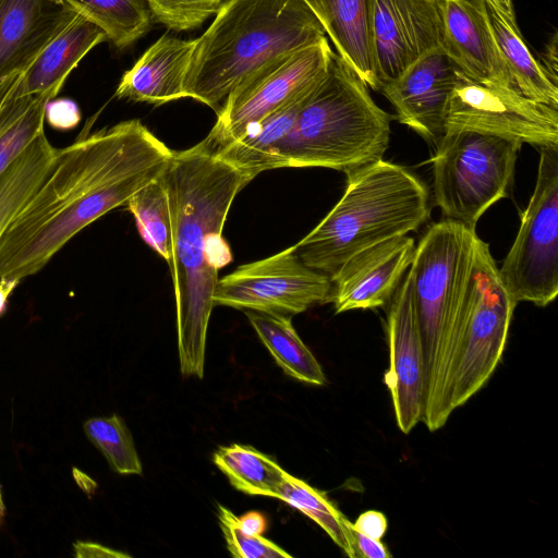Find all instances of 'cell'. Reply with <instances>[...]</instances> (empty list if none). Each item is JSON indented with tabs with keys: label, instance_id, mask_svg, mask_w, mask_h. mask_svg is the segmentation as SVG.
I'll return each mask as SVG.
<instances>
[{
	"label": "cell",
	"instance_id": "6da1fadb",
	"mask_svg": "<svg viewBox=\"0 0 558 558\" xmlns=\"http://www.w3.org/2000/svg\"><path fill=\"white\" fill-rule=\"evenodd\" d=\"M173 150L140 120L58 148L36 191L0 239V278L40 271L80 231L158 178Z\"/></svg>",
	"mask_w": 558,
	"mask_h": 558
},
{
	"label": "cell",
	"instance_id": "7a4b0ae2",
	"mask_svg": "<svg viewBox=\"0 0 558 558\" xmlns=\"http://www.w3.org/2000/svg\"><path fill=\"white\" fill-rule=\"evenodd\" d=\"M171 214L173 280L180 371L203 378L207 328L218 271L232 262L222 229L238 193L252 178L203 143L173 151L161 173Z\"/></svg>",
	"mask_w": 558,
	"mask_h": 558
},
{
	"label": "cell",
	"instance_id": "3957f363",
	"mask_svg": "<svg viewBox=\"0 0 558 558\" xmlns=\"http://www.w3.org/2000/svg\"><path fill=\"white\" fill-rule=\"evenodd\" d=\"M326 34L303 0H226L197 39L184 80L186 97L216 112L248 75Z\"/></svg>",
	"mask_w": 558,
	"mask_h": 558
},
{
	"label": "cell",
	"instance_id": "277c9868",
	"mask_svg": "<svg viewBox=\"0 0 558 558\" xmlns=\"http://www.w3.org/2000/svg\"><path fill=\"white\" fill-rule=\"evenodd\" d=\"M391 119L333 52L291 130L274 149L270 170L324 167L348 174L376 162L388 147Z\"/></svg>",
	"mask_w": 558,
	"mask_h": 558
},
{
	"label": "cell",
	"instance_id": "5b68a950",
	"mask_svg": "<svg viewBox=\"0 0 558 558\" xmlns=\"http://www.w3.org/2000/svg\"><path fill=\"white\" fill-rule=\"evenodd\" d=\"M347 177L339 202L293 245L306 266L328 277L355 253L417 230L430 215L428 189L403 166L380 159Z\"/></svg>",
	"mask_w": 558,
	"mask_h": 558
},
{
	"label": "cell",
	"instance_id": "8992f818",
	"mask_svg": "<svg viewBox=\"0 0 558 558\" xmlns=\"http://www.w3.org/2000/svg\"><path fill=\"white\" fill-rule=\"evenodd\" d=\"M476 238L474 229L442 219L422 236L410 266L424 350L422 422L426 427L437 409L456 322L471 277Z\"/></svg>",
	"mask_w": 558,
	"mask_h": 558
},
{
	"label": "cell",
	"instance_id": "52a82bcc",
	"mask_svg": "<svg viewBox=\"0 0 558 558\" xmlns=\"http://www.w3.org/2000/svg\"><path fill=\"white\" fill-rule=\"evenodd\" d=\"M515 306L501 282L488 244L477 236L432 432L441 428L451 413L489 380L502 357Z\"/></svg>",
	"mask_w": 558,
	"mask_h": 558
},
{
	"label": "cell",
	"instance_id": "ba28073f",
	"mask_svg": "<svg viewBox=\"0 0 558 558\" xmlns=\"http://www.w3.org/2000/svg\"><path fill=\"white\" fill-rule=\"evenodd\" d=\"M522 144L470 130L446 132L432 158L434 198L445 219L475 230L507 196Z\"/></svg>",
	"mask_w": 558,
	"mask_h": 558
},
{
	"label": "cell",
	"instance_id": "9c48e42d",
	"mask_svg": "<svg viewBox=\"0 0 558 558\" xmlns=\"http://www.w3.org/2000/svg\"><path fill=\"white\" fill-rule=\"evenodd\" d=\"M539 150L533 194L498 271L515 304L544 307L558 294V147Z\"/></svg>",
	"mask_w": 558,
	"mask_h": 558
},
{
	"label": "cell",
	"instance_id": "30bf717a",
	"mask_svg": "<svg viewBox=\"0 0 558 558\" xmlns=\"http://www.w3.org/2000/svg\"><path fill=\"white\" fill-rule=\"evenodd\" d=\"M332 53L325 37L258 68L228 95L203 145L213 153L218 150L311 89L326 73Z\"/></svg>",
	"mask_w": 558,
	"mask_h": 558
},
{
	"label": "cell",
	"instance_id": "8fae6325",
	"mask_svg": "<svg viewBox=\"0 0 558 558\" xmlns=\"http://www.w3.org/2000/svg\"><path fill=\"white\" fill-rule=\"evenodd\" d=\"M330 278L306 266L290 246L218 279L214 305L291 316L328 302Z\"/></svg>",
	"mask_w": 558,
	"mask_h": 558
},
{
	"label": "cell",
	"instance_id": "7c38bea8",
	"mask_svg": "<svg viewBox=\"0 0 558 558\" xmlns=\"http://www.w3.org/2000/svg\"><path fill=\"white\" fill-rule=\"evenodd\" d=\"M459 130L538 148L558 147V109L534 101L513 87L474 82L459 71L448 104L446 132Z\"/></svg>",
	"mask_w": 558,
	"mask_h": 558
},
{
	"label": "cell",
	"instance_id": "4fadbf2b",
	"mask_svg": "<svg viewBox=\"0 0 558 558\" xmlns=\"http://www.w3.org/2000/svg\"><path fill=\"white\" fill-rule=\"evenodd\" d=\"M369 23L378 92L442 49V0H369Z\"/></svg>",
	"mask_w": 558,
	"mask_h": 558
},
{
	"label": "cell",
	"instance_id": "5bb4252c",
	"mask_svg": "<svg viewBox=\"0 0 558 558\" xmlns=\"http://www.w3.org/2000/svg\"><path fill=\"white\" fill-rule=\"evenodd\" d=\"M389 302V368L384 380L390 391L397 426L409 434L422 421L425 398L424 350L410 271Z\"/></svg>",
	"mask_w": 558,
	"mask_h": 558
},
{
	"label": "cell",
	"instance_id": "9a60e30c",
	"mask_svg": "<svg viewBox=\"0 0 558 558\" xmlns=\"http://www.w3.org/2000/svg\"><path fill=\"white\" fill-rule=\"evenodd\" d=\"M413 238L397 235L371 245L348 258L329 278L336 314L372 310L388 303L410 268Z\"/></svg>",
	"mask_w": 558,
	"mask_h": 558
},
{
	"label": "cell",
	"instance_id": "2e32d148",
	"mask_svg": "<svg viewBox=\"0 0 558 558\" xmlns=\"http://www.w3.org/2000/svg\"><path fill=\"white\" fill-rule=\"evenodd\" d=\"M458 75V68L444 50H435L379 92L395 108L400 123L436 145L446 132L448 104Z\"/></svg>",
	"mask_w": 558,
	"mask_h": 558
},
{
	"label": "cell",
	"instance_id": "e0dca14e",
	"mask_svg": "<svg viewBox=\"0 0 558 558\" xmlns=\"http://www.w3.org/2000/svg\"><path fill=\"white\" fill-rule=\"evenodd\" d=\"M442 50L458 70L477 83L513 87L484 2L442 0Z\"/></svg>",
	"mask_w": 558,
	"mask_h": 558
},
{
	"label": "cell",
	"instance_id": "ac0fdd59",
	"mask_svg": "<svg viewBox=\"0 0 558 558\" xmlns=\"http://www.w3.org/2000/svg\"><path fill=\"white\" fill-rule=\"evenodd\" d=\"M76 15L62 0H0V80L22 74Z\"/></svg>",
	"mask_w": 558,
	"mask_h": 558
},
{
	"label": "cell",
	"instance_id": "d6986e66",
	"mask_svg": "<svg viewBox=\"0 0 558 558\" xmlns=\"http://www.w3.org/2000/svg\"><path fill=\"white\" fill-rule=\"evenodd\" d=\"M194 45L195 39L161 36L122 75L116 96L156 106L186 98L184 80Z\"/></svg>",
	"mask_w": 558,
	"mask_h": 558
},
{
	"label": "cell",
	"instance_id": "ffe728a7",
	"mask_svg": "<svg viewBox=\"0 0 558 558\" xmlns=\"http://www.w3.org/2000/svg\"><path fill=\"white\" fill-rule=\"evenodd\" d=\"M329 36L337 54L375 90L369 0H303Z\"/></svg>",
	"mask_w": 558,
	"mask_h": 558
},
{
	"label": "cell",
	"instance_id": "44dd1931",
	"mask_svg": "<svg viewBox=\"0 0 558 558\" xmlns=\"http://www.w3.org/2000/svg\"><path fill=\"white\" fill-rule=\"evenodd\" d=\"M108 40L104 31L86 17L77 14L58 34L22 73L25 94L61 90L70 73L97 45Z\"/></svg>",
	"mask_w": 558,
	"mask_h": 558
},
{
	"label": "cell",
	"instance_id": "7402d4cb",
	"mask_svg": "<svg viewBox=\"0 0 558 558\" xmlns=\"http://www.w3.org/2000/svg\"><path fill=\"white\" fill-rule=\"evenodd\" d=\"M59 92L25 94L22 74L0 80V177L45 132L46 106Z\"/></svg>",
	"mask_w": 558,
	"mask_h": 558
},
{
	"label": "cell",
	"instance_id": "603a6c76",
	"mask_svg": "<svg viewBox=\"0 0 558 558\" xmlns=\"http://www.w3.org/2000/svg\"><path fill=\"white\" fill-rule=\"evenodd\" d=\"M314 86L268 114L242 137L219 148L214 154L252 179L263 171L270 170L274 149L291 130L301 107Z\"/></svg>",
	"mask_w": 558,
	"mask_h": 558
},
{
	"label": "cell",
	"instance_id": "cb8c5ba5",
	"mask_svg": "<svg viewBox=\"0 0 558 558\" xmlns=\"http://www.w3.org/2000/svg\"><path fill=\"white\" fill-rule=\"evenodd\" d=\"M485 10L513 87L534 101L558 109V85L532 56L520 31L513 29L492 7L485 4Z\"/></svg>",
	"mask_w": 558,
	"mask_h": 558
},
{
	"label": "cell",
	"instance_id": "d4e9b609",
	"mask_svg": "<svg viewBox=\"0 0 558 558\" xmlns=\"http://www.w3.org/2000/svg\"><path fill=\"white\" fill-rule=\"evenodd\" d=\"M264 345L283 372L303 383L323 386L324 371L292 326L290 316L246 311Z\"/></svg>",
	"mask_w": 558,
	"mask_h": 558
},
{
	"label": "cell",
	"instance_id": "484cf974",
	"mask_svg": "<svg viewBox=\"0 0 558 558\" xmlns=\"http://www.w3.org/2000/svg\"><path fill=\"white\" fill-rule=\"evenodd\" d=\"M57 149L44 132L0 177V239L44 180Z\"/></svg>",
	"mask_w": 558,
	"mask_h": 558
},
{
	"label": "cell",
	"instance_id": "4316f807",
	"mask_svg": "<svg viewBox=\"0 0 558 558\" xmlns=\"http://www.w3.org/2000/svg\"><path fill=\"white\" fill-rule=\"evenodd\" d=\"M213 459L230 484L247 495L277 498L288 474L270 457L239 444L219 447Z\"/></svg>",
	"mask_w": 558,
	"mask_h": 558
},
{
	"label": "cell",
	"instance_id": "83f0119b",
	"mask_svg": "<svg viewBox=\"0 0 558 558\" xmlns=\"http://www.w3.org/2000/svg\"><path fill=\"white\" fill-rule=\"evenodd\" d=\"M86 17L123 49L143 37L151 27V13L145 0H62Z\"/></svg>",
	"mask_w": 558,
	"mask_h": 558
},
{
	"label": "cell",
	"instance_id": "f1b7e54d",
	"mask_svg": "<svg viewBox=\"0 0 558 558\" xmlns=\"http://www.w3.org/2000/svg\"><path fill=\"white\" fill-rule=\"evenodd\" d=\"M277 498L315 521L347 556L356 557L350 533L351 521L329 500L325 493L288 473Z\"/></svg>",
	"mask_w": 558,
	"mask_h": 558
},
{
	"label": "cell",
	"instance_id": "f546056e",
	"mask_svg": "<svg viewBox=\"0 0 558 558\" xmlns=\"http://www.w3.org/2000/svg\"><path fill=\"white\" fill-rule=\"evenodd\" d=\"M160 175L134 192L125 205L135 219L142 239L169 263L172 246L171 214Z\"/></svg>",
	"mask_w": 558,
	"mask_h": 558
},
{
	"label": "cell",
	"instance_id": "4dcf8cb0",
	"mask_svg": "<svg viewBox=\"0 0 558 558\" xmlns=\"http://www.w3.org/2000/svg\"><path fill=\"white\" fill-rule=\"evenodd\" d=\"M83 429L86 437L99 449L114 472L143 474L133 437L119 415L92 417L84 423Z\"/></svg>",
	"mask_w": 558,
	"mask_h": 558
},
{
	"label": "cell",
	"instance_id": "1f68e13d",
	"mask_svg": "<svg viewBox=\"0 0 558 558\" xmlns=\"http://www.w3.org/2000/svg\"><path fill=\"white\" fill-rule=\"evenodd\" d=\"M153 19L167 28L182 32L198 28L217 13L223 0H145Z\"/></svg>",
	"mask_w": 558,
	"mask_h": 558
},
{
	"label": "cell",
	"instance_id": "d6a6232c",
	"mask_svg": "<svg viewBox=\"0 0 558 558\" xmlns=\"http://www.w3.org/2000/svg\"><path fill=\"white\" fill-rule=\"evenodd\" d=\"M218 522L229 553L236 558H291L292 556L263 535L245 533L239 518L228 508L218 506Z\"/></svg>",
	"mask_w": 558,
	"mask_h": 558
},
{
	"label": "cell",
	"instance_id": "836d02e7",
	"mask_svg": "<svg viewBox=\"0 0 558 558\" xmlns=\"http://www.w3.org/2000/svg\"><path fill=\"white\" fill-rule=\"evenodd\" d=\"M45 121L53 129L71 130L81 121V111L71 99H51L46 106Z\"/></svg>",
	"mask_w": 558,
	"mask_h": 558
},
{
	"label": "cell",
	"instance_id": "e575fe53",
	"mask_svg": "<svg viewBox=\"0 0 558 558\" xmlns=\"http://www.w3.org/2000/svg\"><path fill=\"white\" fill-rule=\"evenodd\" d=\"M353 530L375 539H381L387 531L388 521L386 515L377 510L362 512L355 522L351 523Z\"/></svg>",
	"mask_w": 558,
	"mask_h": 558
},
{
	"label": "cell",
	"instance_id": "d590c367",
	"mask_svg": "<svg viewBox=\"0 0 558 558\" xmlns=\"http://www.w3.org/2000/svg\"><path fill=\"white\" fill-rule=\"evenodd\" d=\"M352 523V522H351ZM350 533L352 537V544L356 551V557L364 558H391L392 555L388 551L387 547L380 542V539L371 538L365 536L357 531L353 530L350 524Z\"/></svg>",
	"mask_w": 558,
	"mask_h": 558
},
{
	"label": "cell",
	"instance_id": "8d00e7d4",
	"mask_svg": "<svg viewBox=\"0 0 558 558\" xmlns=\"http://www.w3.org/2000/svg\"><path fill=\"white\" fill-rule=\"evenodd\" d=\"M77 558H126L129 554L111 549L94 542L77 541L73 544Z\"/></svg>",
	"mask_w": 558,
	"mask_h": 558
},
{
	"label": "cell",
	"instance_id": "74e56055",
	"mask_svg": "<svg viewBox=\"0 0 558 558\" xmlns=\"http://www.w3.org/2000/svg\"><path fill=\"white\" fill-rule=\"evenodd\" d=\"M241 529L251 535H263L267 529V521L263 513L250 511L239 518Z\"/></svg>",
	"mask_w": 558,
	"mask_h": 558
},
{
	"label": "cell",
	"instance_id": "f35d334b",
	"mask_svg": "<svg viewBox=\"0 0 558 558\" xmlns=\"http://www.w3.org/2000/svg\"><path fill=\"white\" fill-rule=\"evenodd\" d=\"M557 34H555L544 51L543 62H539L555 84H557Z\"/></svg>",
	"mask_w": 558,
	"mask_h": 558
},
{
	"label": "cell",
	"instance_id": "ab89813d",
	"mask_svg": "<svg viewBox=\"0 0 558 558\" xmlns=\"http://www.w3.org/2000/svg\"><path fill=\"white\" fill-rule=\"evenodd\" d=\"M492 7L513 29L519 31L511 0H482Z\"/></svg>",
	"mask_w": 558,
	"mask_h": 558
},
{
	"label": "cell",
	"instance_id": "60d3db41",
	"mask_svg": "<svg viewBox=\"0 0 558 558\" xmlns=\"http://www.w3.org/2000/svg\"><path fill=\"white\" fill-rule=\"evenodd\" d=\"M19 283L17 279L0 278V315L5 311L9 296Z\"/></svg>",
	"mask_w": 558,
	"mask_h": 558
},
{
	"label": "cell",
	"instance_id": "b9f144b4",
	"mask_svg": "<svg viewBox=\"0 0 558 558\" xmlns=\"http://www.w3.org/2000/svg\"><path fill=\"white\" fill-rule=\"evenodd\" d=\"M3 514H4V505H3V500H2V495H1V492H0V522L3 518Z\"/></svg>",
	"mask_w": 558,
	"mask_h": 558
}]
</instances>
